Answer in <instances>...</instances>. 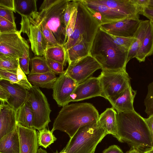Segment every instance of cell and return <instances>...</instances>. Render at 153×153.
I'll list each match as a JSON object with an SVG mask.
<instances>
[{
    "mask_svg": "<svg viewBox=\"0 0 153 153\" xmlns=\"http://www.w3.org/2000/svg\"><path fill=\"white\" fill-rule=\"evenodd\" d=\"M128 52L99 27L92 42L90 54L99 64L102 71H126Z\"/></svg>",
    "mask_w": 153,
    "mask_h": 153,
    "instance_id": "cell-1",
    "label": "cell"
},
{
    "mask_svg": "<svg viewBox=\"0 0 153 153\" xmlns=\"http://www.w3.org/2000/svg\"><path fill=\"white\" fill-rule=\"evenodd\" d=\"M117 139L144 151L153 148V140L145 120L135 111L117 112Z\"/></svg>",
    "mask_w": 153,
    "mask_h": 153,
    "instance_id": "cell-2",
    "label": "cell"
},
{
    "mask_svg": "<svg viewBox=\"0 0 153 153\" xmlns=\"http://www.w3.org/2000/svg\"><path fill=\"white\" fill-rule=\"evenodd\" d=\"M98 112L92 104L87 102L68 104L62 107L51 130H59L72 137L81 127L97 123Z\"/></svg>",
    "mask_w": 153,
    "mask_h": 153,
    "instance_id": "cell-3",
    "label": "cell"
},
{
    "mask_svg": "<svg viewBox=\"0 0 153 153\" xmlns=\"http://www.w3.org/2000/svg\"><path fill=\"white\" fill-rule=\"evenodd\" d=\"M69 0H45L37 13L46 22L59 44L66 42V26L64 15Z\"/></svg>",
    "mask_w": 153,
    "mask_h": 153,
    "instance_id": "cell-4",
    "label": "cell"
},
{
    "mask_svg": "<svg viewBox=\"0 0 153 153\" xmlns=\"http://www.w3.org/2000/svg\"><path fill=\"white\" fill-rule=\"evenodd\" d=\"M108 134L98 123L80 128L62 150L67 153H94L98 144Z\"/></svg>",
    "mask_w": 153,
    "mask_h": 153,
    "instance_id": "cell-5",
    "label": "cell"
},
{
    "mask_svg": "<svg viewBox=\"0 0 153 153\" xmlns=\"http://www.w3.org/2000/svg\"><path fill=\"white\" fill-rule=\"evenodd\" d=\"M76 1L77 10L76 21L71 35L63 45L66 52L82 40L91 44L100 26L88 12L82 0Z\"/></svg>",
    "mask_w": 153,
    "mask_h": 153,
    "instance_id": "cell-6",
    "label": "cell"
},
{
    "mask_svg": "<svg viewBox=\"0 0 153 153\" xmlns=\"http://www.w3.org/2000/svg\"><path fill=\"white\" fill-rule=\"evenodd\" d=\"M28 91L27 100L33 112V128L39 131L46 128L51 122V110L46 97L39 87L32 85Z\"/></svg>",
    "mask_w": 153,
    "mask_h": 153,
    "instance_id": "cell-7",
    "label": "cell"
},
{
    "mask_svg": "<svg viewBox=\"0 0 153 153\" xmlns=\"http://www.w3.org/2000/svg\"><path fill=\"white\" fill-rule=\"evenodd\" d=\"M97 77L101 87V97L107 100L120 94L131 85L130 78L126 71H102Z\"/></svg>",
    "mask_w": 153,
    "mask_h": 153,
    "instance_id": "cell-8",
    "label": "cell"
},
{
    "mask_svg": "<svg viewBox=\"0 0 153 153\" xmlns=\"http://www.w3.org/2000/svg\"><path fill=\"white\" fill-rule=\"evenodd\" d=\"M21 16L20 31L27 35L35 55L43 56L48 45L39 26L31 16Z\"/></svg>",
    "mask_w": 153,
    "mask_h": 153,
    "instance_id": "cell-9",
    "label": "cell"
},
{
    "mask_svg": "<svg viewBox=\"0 0 153 153\" xmlns=\"http://www.w3.org/2000/svg\"><path fill=\"white\" fill-rule=\"evenodd\" d=\"M20 31L0 33V54L19 59L29 45Z\"/></svg>",
    "mask_w": 153,
    "mask_h": 153,
    "instance_id": "cell-10",
    "label": "cell"
},
{
    "mask_svg": "<svg viewBox=\"0 0 153 153\" xmlns=\"http://www.w3.org/2000/svg\"><path fill=\"white\" fill-rule=\"evenodd\" d=\"M66 74L78 84L88 78L101 66L90 54L68 64Z\"/></svg>",
    "mask_w": 153,
    "mask_h": 153,
    "instance_id": "cell-11",
    "label": "cell"
},
{
    "mask_svg": "<svg viewBox=\"0 0 153 153\" xmlns=\"http://www.w3.org/2000/svg\"><path fill=\"white\" fill-rule=\"evenodd\" d=\"M142 20L139 17H129L118 21L100 25L104 31L114 36L133 38Z\"/></svg>",
    "mask_w": 153,
    "mask_h": 153,
    "instance_id": "cell-12",
    "label": "cell"
},
{
    "mask_svg": "<svg viewBox=\"0 0 153 153\" xmlns=\"http://www.w3.org/2000/svg\"><path fill=\"white\" fill-rule=\"evenodd\" d=\"M87 10L100 25L130 17L119 13L95 0H82Z\"/></svg>",
    "mask_w": 153,
    "mask_h": 153,
    "instance_id": "cell-13",
    "label": "cell"
},
{
    "mask_svg": "<svg viewBox=\"0 0 153 153\" xmlns=\"http://www.w3.org/2000/svg\"><path fill=\"white\" fill-rule=\"evenodd\" d=\"M78 84L66 74L65 71L57 77L52 89L53 99L59 106L63 107L68 104L70 97Z\"/></svg>",
    "mask_w": 153,
    "mask_h": 153,
    "instance_id": "cell-14",
    "label": "cell"
},
{
    "mask_svg": "<svg viewBox=\"0 0 153 153\" xmlns=\"http://www.w3.org/2000/svg\"><path fill=\"white\" fill-rule=\"evenodd\" d=\"M101 87L98 77H91L78 84L70 97L69 102L101 97Z\"/></svg>",
    "mask_w": 153,
    "mask_h": 153,
    "instance_id": "cell-15",
    "label": "cell"
},
{
    "mask_svg": "<svg viewBox=\"0 0 153 153\" xmlns=\"http://www.w3.org/2000/svg\"><path fill=\"white\" fill-rule=\"evenodd\" d=\"M0 85L9 92L10 96L7 103L16 111L27 100L29 93L28 90L22 86L4 80H0Z\"/></svg>",
    "mask_w": 153,
    "mask_h": 153,
    "instance_id": "cell-16",
    "label": "cell"
},
{
    "mask_svg": "<svg viewBox=\"0 0 153 153\" xmlns=\"http://www.w3.org/2000/svg\"><path fill=\"white\" fill-rule=\"evenodd\" d=\"M136 94V91L133 90L130 85L120 94L107 100L117 112L133 111H135L133 102Z\"/></svg>",
    "mask_w": 153,
    "mask_h": 153,
    "instance_id": "cell-17",
    "label": "cell"
},
{
    "mask_svg": "<svg viewBox=\"0 0 153 153\" xmlns=\"http://www.w3.org/2000/svg\"><path fill=\"white\" fill-rule=\"evenodd\" d=\"M17 125L20 153H37L39 146L36 129L27 128Z\"/></svg>",
    "mask_w": 153,
    "mask_h": 153,
    "instance_id": "cell-18",
    "label": "cell"
},
{
    "mask_svg": "<svg viewBox=\"0 0 153 153\" xmlns=\"http://www.w3.org/2000/svg\"><path fill=\"white\" fill-rule=\"evenodd\" d=\"M116 12L130 17H139L141 8L133 0H95Z\"/></svg>",
    "mask_w": 153,
    "mask_h": 153,
    "instance_id": "cell-19",
    "label": "cell"
},
{
    "mask_svg": "<svg viewBox=\"0 0 153 153\" xmlns=\"http://www.w3.org/2000/svg\"><path fill=\"white\" fill-rule=\"evenodd\" d=\"M17 126L16 111L6 103L0 105V139Z\"/></svg>",
    "mask_w": 153,
    "mask_h": 153,
    "instance_id": "cell-20",
    "label": "cell"
},
{
    "mask_svg": "<svg viewBox=\"0 0 153 153\" xmlns=\"http://www.w3.org/2000/svg\"><path fill=\"white\" fill-rule=\"evenodd\" d=\"M117 113L112 108H107L99 115L98 124L105 129L108 134L116 138L117 137Z\"/></svg>",
    "mask_w": 153,
    "mask_h": 153,
    "instance_id": "cell-21",
    "label": "cell"
},
{
    "mask_svg": "<svg viewBox=\"0 0 153 153\" xmlns=\"http://www.w3.org/2000/svg\"><path fill=\"white\" fill-rule=\"evenodd\" d=\"M0 153H20L18 126L0 139Z\"/></svg>",
    "mask_w": 153,
    "mask_h": 153,
    "instance_id": "cell-22",
    "label": "cell"
},
{
    "mask_svg": "<svg viewBox=\"0 0 153 153\" xmlns=\"http://www.w3.org/2000/svg\"><path fill=\"white\" fill-rule=\"evenodd\" d=\"M153 55V25L150 22L144 39L135 58L140 62L145 61L146 58Z\"/></svg>",
    "mask_w": 153,
    "mask_h": 153,
    "instance_id": "cell-23",
    "label": "cell"
},
{
    "mask_svg": "<svg viewBox=\"0 0 153 153\" xmlns=\"http://www.w3.org/2000/svg\"><path fill=\"white\" fill-rule=\"evenodd\" d=\"M27 77L32 85L48 89L52 88L57 78L53 71L41 74H29Z\"/></svg>",
    "mask_w": 153,
    "mask_h": 153,
    "instance_id": "cell-24",
    "label": "cell"
},
{
    "mask_svg": "<svg viewBox=\"0 0 153 153\" xmlns=\"http://www.w3.org/2000/svg\"><path fill=\"white\" fill-rule=\"evenodd\" d=\"M150 22V20L141 21L134 37L135 39L128 52L127 63L131 59L135 58L144 39Z\"/></svg>",
    "mask_w": 153,
    "mask_h": 153,
    "instance_id": "cell-25",
    "label": "cell"
},
{
    "mask_svg": "<svg viewBox=\"0 0 153 153\" xmlns=\"http://www.w3.org/2000/svg\"><path fill=\"white\" fill-rule=\"evenodd\" d=\"M91 45L82 40L68 50L66 56L68 64L90 55Z\"/></svg>",
    "mask_w": 153,
    "mask_h": 153,
    "instance_id": "cell-26",
    "label": "cell"
},
{
    "mask_svg": "<svg viewBox=\"0 0 153 153\" xmlns=\"http://www.w3.org/2000/svg\"><path fill=\"white\" fill-rule=\"evenodd\" d=\"M16 120L17 124L26 128L34 129L33 112L27 100L16 111Z\"/></svg>",
    "mask_w": 153,
    "mask_h": 153,
    "instance_id": "cell-27",
    "label": "cell"
},
{
    "mask_svg": "<svg viewBox=\"0 0 153 153\" xmlns=\"http://www.w3.org/2000/svg\"><path fill=\"white\" fill-rule=\"evenodd\" d=\"M45 57L63 64L67 62L66 52L64 46L60 45L48 46L45 51Z\"/></svg>",
    "mask_w": 153,
    "mask_h": 153,
    "instance_id": "cell-28",
    "label": "cell"
},
{
    "mask_svg": "<svg viewBox=\"0 0 153 153\" xmlns=\"http://www.w3.org/2000/svg\"><path fill=\"white\" fill-rule=\"evenodd\" d=\"M16 11L21 16L28 17L37 12L36 0H14Z\"/></svg>",
    "mask_w": 153,
    "mask_h": 153,
    "instance_id": "cell-29",
    "label": "cell"
},
{
    "mask_svg": "<svg viewBox=\"0 0 153 153\" xmlns=\"http://www.w3.org/2000/svg\"><path fill=\"white\" fill-rule=\"evenodd\" d=\"M37 12L34 13L31 16L39 26L48 43V46L60 45L57 41L52 31L46 25L45 22L39 16Z\"/></svg>",
    "mask_w": 153,
    "mask_h": 153,
    "instance_id": "cell-30",
    "label": "cell"
},
{
    "mask_svg": "<svg viewBox=\"0 0 153 153\" xmlns=\"http://www.w3.org/2000/svg\"><path fill=\"white\" fill-rule=\"evenodd\" d=\"M30 61L31 69L30 74H41L52 71L44 56H36L32 58Z\"/></svg>",
    "mask_w": 153,
    "mask_h": 153,
    "instance_id": "cell-31",
    "label": "cell"
},
{
    "mask_svg": "<svg viewBox=\"0 0 153 153\" xmlns=\"http://www.w3.org/2000/svg\"><path fill=\"white\" fill-rule=\"evenodd\" d=\"M53 132L46 128L39 131L37 132V138L39 146L46 149L54 143L57 138Z\"/></svg>",
    "mask_w": 153,
    "mask_h": 153,
    "instance_id": "cell-32",
    "label": "cell"
},
{
    "mask_svg": "<svg viewBox=\"0 0 153 153\" xmlns=\"http://www.w3.org/2000/svg\"><path fill=\"white\" fill-rule=\"evenodd\" d=\"M19 65V59L0 54V68L16 70Z\"/></svg>",
    "mask_w": 153,
    "mask_h": 153,
    "instance_id": "cell-33",
    "label": "cell"
},
{
    "mask_svg": "<svg viewBox=\"0 0 153 153\" xmlns=\"http://www.w3.org/2000/svg\"><path fill=\"white\" fill-rule=\"evenodd\" d=\"M145 112L149 116L153 115V81L148 86V92L144 100Z\"/></svg>",
    "mask_w": 153,
    "mask_h": 153,
    "instance_id": "cell-34",
    "label": "cell"
},
{
    "mask_svg": "<svg viewBox=\"0 0 153 153\" xmlns=\"http://www.w3.org/2000/svg\"><path fill=\"white\" fill-rule=\"evenodd\" d=\"M17 70H11L0 68V80H4L8 81L12 83L19 85L17 78Z\"/></svg>",
    "mask_w": 153,
    "mask_h": 153,
    "instance_id": "cell-35",
    "label": "cell"
},
{
    "mask_svg": "<svg viewBox=\"0 0 153 153\" xmlns=\"http://www.w3.org/2000/svg\"><path fill=\"white\" fill-rule=\"evenodd\" d=\"M19 66L26 74L30 73L29 70V65L30 60L29 46L25 49L22 57L19 59Z\"/></svg>",
    "mask_w": 153,
    "mask_h": 153,
    "instance_id": "cell-36",
    "label": "cell"
},
{
    "mask_svg": "<svg viewBox=\"0 0 153 153\" xmlns=\"http://www.w3.org/2000/svg\"><path fill=\"white\" fill-rule=\"evenodd\" d=\"M16 24L0 16V33H5L17 31Z\"/></svg>",
    "mask_w": 153,
    "mask_h": 153,
    "instance_id": "cell-37",
    "label": "cell"
},
{
    "mask_svg": "<svg viewBox=\"0 0 153 153\" xmlns=\"http://www.w3.org/2000/svg\"><path fill=\"white\" fill-rule=\"evenodd\" d=\"M111 36L117 45L128 51L135 39L134 37L128 38Z\"/></svg>",
    "mask_w": 153,
    "mask_h": 153,
    "instance_id": "cell-38",
    "label": "cell"
},
{
    "mask_svg": "<svg viewBox=\"0 0 153 153\" xmlns=\"http://www.w3.org/2000/svg\"><path fill=\"white\" fill-rule=\"evenodd\" d=\"M77 13V10L76 1V4L74 7L70 20L66 27V42L71 36L74 30L76 21Z\"/></svg>",
    "mask_w": 153,
    "mask_h": 153,
    "instance_id": "cell-39",
    "label": "cell"
},
{
    "mask_svg": "<svg viewBox=\"0 0 153 153\" xmlns=\"http://www.w3.org/2000/svg\"><path fill=\"white\" fill-rule=\"evenodd\" d=\"M18 80L19 85L27 90L29 89L32 85L28 81L26 74L19 65L17 71Z\"/></svg>",
    "mask_w": 153,
    "mask_h": 153,
    "instance_id": "cell-40",
    "label": "cell"
},
{
    "mask_svg": "<svg viewBox=\"0 0 153 153\" xmlns=\"http://www.w3.org/2000/svg\"><path fill=\"white\" fill-rule=\"evenodd\" d=\"M45 58L49 67L55 74H60L65 71H64V66L65 65L63 64Z\"/></svg>",
    "mask_w": 153,
    "mask_h": 153,
    "instance_id": "cell-41",
    "label": "cell"
},
{
    "mask_svg": "<svg viewBox=\"0 0 153 153\" xmlns=\"http://www.w3.org/2000/svg\"><path fill=\"white\" fill-rule=\"evenodd\" d=\"M75 4L76 0H69L68 2L64 15V21L66 27L70 20L73 9Z\"/></svg>",
    "mask_w": 153,
    "mask_h": 153,
    "instance_id": "cell-42",
    "label": "cell"
},
{
    "mask_svg": "<svg viewBox=\"0 0 153 153\" xmlns=\"http://www.w3.org/2000/svg\"><path fill=\"white\" fill-rule=\"evenodd\" d=\"M13 11L8 9L0 7V16L16 24Z\"/></svg>",
    "mask_w": 153,
    "mask_h": 153,
    "instance_id": "cell-43",
    "label": "cell"
},
{
    "mask_svg": "<svg viewBox=\"0 0 153 153\" xmlns=\"http://www.w3.org/2000/svg\"><path fill=\"white\" fill-rule=\"evenodd\" d=\"M140 14L144 16L149 20L153 19V6H149L142 8Z\"/></svg>",
    "mask_w": 153,
    "mask_h": 153,
    "instance_id": "cell-44",
    "label": "cell"
},
{
    "mask_svg": "<svg viewBox=\"0 0 153 153\" xmlns=\"http://www.w3.org/2000/svg\"><path fill=\"white\" fill-rule=\"evenodd\" d=\"M0 7L8 9L16 12L14 0H0Z\"/></svg>",
    "mask_w": 153,
    "mask_h": 153,
    "instance_id": "cell-45",
    "label": "cell"
},
{
    "mask_svg": "<svg viewBox=\"0 0 153 153\" xmlns=\"http://www.w3.org/2000/svg\"><path fill=\"white\" fill-rule=\"evenodd\" d=\"M10 96L7 90L0 85V100L1 103H7Z\"/></svg>",
    "mask_w": 153,
    "mask_h": 153,
    "instance_id": "cell-46",
    "label": "cell"
},
{
    "mask_svg": "<svg viewBox=\"0 0 153 153\" xmlns=\"http://www.w3.org/2000/svg\"><path fill=\"white\" fill-rule=\"evenodd\" d=\"M102 153H124L122 150L118 146L111 145L104 150Z\"/></svg>",
    "mask_w": 153,
    "mask_h": 153,
    "instance_id": "cell-47",
    "label": "cell"
},
{
    "mask_svg": "<svg viewBox=\"0 0 153 153\" xmlns=\"http://www.w3.org/2000/svg\"><path fill=\"white\" fill-rule=\"evenodd\" d=\"M151 134L153 140V115L149 116L147 118H144Z\"/></svg>",
    "mask_w": 153,
    "mask_h": 153,
    "instance_id": "cell-48",
    "label": "cell"
},
{
    "mask_svg": "<svg viewBox=\"0 0 153 153\" xmlns=\"http://www.w3.org/2000/svg\"><path fill=\"white\" fill-rule=\"evenodd\" d=\"M133 1L141 8L150 5V0H133Z\"/></svg>",
    "mask_w": 153,
    "mask_h": 153,
    "instance_id": "cell-49",
    "label": "cell"
},
{
    "mask_svg": "<svg viewBox=\"0 0 153 153\" xmlns=\"http://www.w3.org/2000/svg\"><path fill=\"white\" fill-rule=\"evenodd\" d=\"M144 151L134 147H131L130 150L126 153H144Z\"/></svg>",
    "mask_w": 153,
    "mask_h": 153,
    "instance_id": "cell-50",
    "label": "cell"
},
{
    "mask_svg": "<svg viewBox=\"0 0 153 153\" xmlns=\"http://www.w3.org/2000/svg\"><path fill=\"white\" fill-rule=\"evenodd\" d=\"M37 153H48L46 150L45 149L42 148H40L38 150L37 152Z\"/></svg>",
    "mask_w": 153,
    "mask_h": 153,
    "instance_id": "cell-51",
    "label": "cell"
},
{
    "mask_svg": "<svg viewBox=\"0 0 153 153\" xmlns=\"http://www.w3.org/2000/svg\"><path fill=\"white\" fill-rule=\"evenodd\" d=\"M144 153H153V148L145 150Z\"/></svg>",
    "mask_w": 153,
    "mask_h": 153,
    "instance_id": "cell-52",
    "label": "cell"
},
{
    "mask_svg": "<svg viewBox=\"0 0 153 153\" xmlns=\"http://www.w3.org/2000/svg\"><path fill=\"white\" fill-rule=\"evenodd\" d=\"M149 6H153V0H150Z\"/></svg>",
    "mask_w": 153,
    "mask_h": 153,
    "instance_id": "cell-53",
    "label": "cell"
},
{
    "mask_svg": "<svg viewBox=\"0 0 153 153\" xmlns=\"http://www.w3.org/2000/svg\"><path fill=\"white\" fill-rule=\"evenodd\" d=\"M58 153H67L66 152L63 151L62 150L60 152Z\"/></svg>",
    "mask_w": 153,
    "mask_h": 153,
    "instance_id": "cell-54",
    "label": "cell"
},
{
    "mask_svg": "<svg viewBox=\"0 0 153 153\" xmlns=\"http://www.w3.org/2000/svg\"><path fill=\"white\" fill-rule=\"evenodd\" d=\"M150 20L151 21V22H152V23L153 25V19Z\"/></svg>",
    "mask_w": 153,
    "mask_h": 153,
    "instance_id": "cell-55",
    "label": "cell"
},
{
    "mask_svg": "<svg viewBox=\"0 0 153 153\" xmlns=\"http://www.w3.org/2000/svg\"><path fill=\"white\" fill-rule=\"evenodd\" d=\"M59 153V152H58L57 151V150H56V152H54V153Z\"/></svg>",
    "mask_w": 153,
    "mask_h": 153,
    "instance_id": "cell-56",
    "label": "cell"
}]
</instances>
